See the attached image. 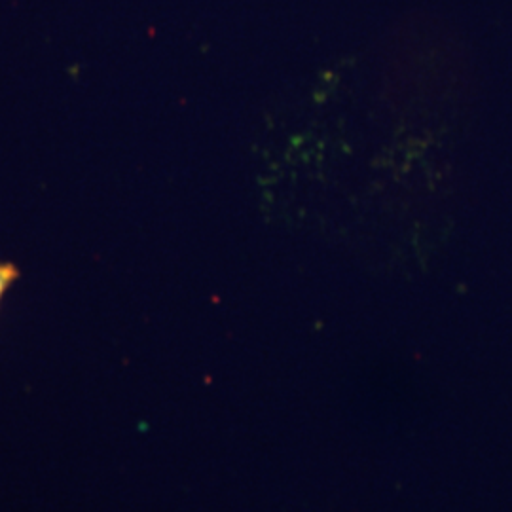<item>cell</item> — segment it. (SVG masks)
<instances>
[{"label":"cell","mask_w":512,"mask_h":512,"mask_svg":"<svg viewBox=\"0 0 512 512\" xmlns=\"http://www.w3.org/2000/svg\"><path fill=\"white\" fill-rule=\"evenodd\" d=\"M18 277V268L14 264H0V300Z\"/></svg>","instance_id":"1"}]
</instances>
